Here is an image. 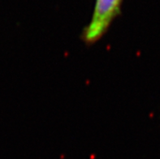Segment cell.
Wrapping results in <instances>:
<instances>
[{"instance_id": "obj_1", "label": "cell", "mask_w": 160, "mask_h": 159, "mask_svg": "<svg viewBox=\"0 0 160 159\" xmlns=\"http://www.w3.org/2000/svg\"><path fill=\"white\" fill-rule=\"evenodd\" d=\"M123 0H96L91 20L83 32V40L93 44L108 32L113 20L121 12Z\"/></svg>"}]
</instances>
